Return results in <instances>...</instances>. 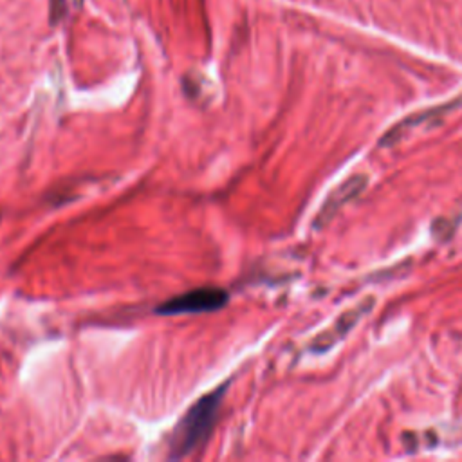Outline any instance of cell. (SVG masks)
<instances>
[{
	"instance_id": "6da1fadb",
	"label": "cell",
	"mask_w": 462,
	"mask_h": 462,
	"mask_svg": "<svg viewBox=\"0 0 462 462\" xmlns=\"http://www.w3.org/2000/svg\"><path fill=\"white\" fill-rule=\"evenodd\" d=\"M226 390H228V383L221 385L190 406V410L184 413L179 425L175 426L172 433L170 458L188 457L206 444L219 419Z\"/></svg>"
},
{
	"instance_id": "7a4b0ae2",
	"label": "cell",
	"mask_w": 462,
	"mask_h": 462,
	"mask_svg": "<svg viewBox=\"0 0 462 462\" xmlns=\"http://www.w3.org/2000/svg\"><path fill=\"white\" fill-rule=\"evenodd\" d=\"M229 295L221 288H199L177 295L170 300L162 302L155 312L161 316H179V314H203L215 312L226 307Z\"/></svg>"
},
{
	"instance_id": "3957f363",
	"label": "cell",
	"mask_w": 462,
	"mask_h": 462,
	"mask_svg": "<svg viewBox=\"0 0 462 462\" xmlns=\"http://www.w3.org/2000/svg\"><path fill=\"white\" fill-rule=\"evenodd\" d=\"M372 305H374V298H365V300L359 302L358 305H354L352 309L343 312L329 331H325L323 334L314 338V342L311 343V350H314V352H325V350L333 349L334 343L342 342L343 338L359 323V320L365 316L366 312H371Z\"/></svg>"
},
{
	"instance_id": "277c9868",
	"label": "cell",
	"mask_w": 462,
	"mask_h": 462,
	"mask_svg": "<svg viewBox=\"0 0 462 462\" xmlns=\"http://www.w3.org/2000/svg\"><path fill=\"white\" fill-rule=\"evenodd\" d=\"M366 183H368V179H366L365 175H352V177H349L347 181H343V183L340 184V186H338L327 199H325L323 206H321V210L318 212L316 217L318 228L327 224V222H329L331 219L343 208V206L349 205L350 200H354L356 197L365 190Z\"/></svg>"
},
{
	"instance_id": "5b68a950",
	"label": "cell",
	"mask_w": 462,
	"mask_h": 462,
	"mask_svg": "<svg viewBox=\"0 0 462 462\" xmlns=\"http://www.w3.org/2000/svg\"><path fill=\"white\" fill-rule=\"evenodd\" d=\"M63 15H65V0H51V24H58Z\"/></svg>"
}]
</instances>
